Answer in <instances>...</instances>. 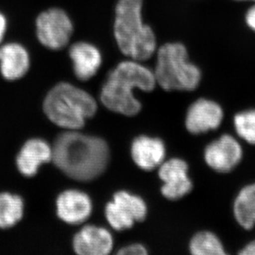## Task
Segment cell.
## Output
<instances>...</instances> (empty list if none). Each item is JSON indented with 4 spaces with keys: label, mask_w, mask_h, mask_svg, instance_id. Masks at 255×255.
<instances>
[{
    "label": "cell",
    "mask_w": 255,
    "mask_h": 255,
    "mask_svg": "<svg viewBox=\"0 0 255 255\" xmlns=\"http://www.w3.org/2000/svg\"><path fill=\"white\" fill-rule=\"evenodd\" d=\"M110 149L104 139L76 131L60 134L52 148V160L63 173L75 180L90 181L104 173Z\"/></svg>",
    "instance_id": "cell-1"
},
{
    "label": "cell",
    "mask_w": 255,
    "mask_h": 255,
    "mask_svg": "<svg viewBox=\"0 0 255 255\" xmlns=\"http://www.w3.org/2000/svg\"><path fill=\"white\" fill-rule=\"evenodd\" d=\"M156 86L154 72L149 65L123 58L107 75L100 92V100L110 111L134 117L142 109L141 102L135 92L151 93Z\"/></svg>",
    "instance_id": "cell-2"
},
{
    "label": "cell",
    "mask_w": 255,
    "mask_h": 255,
    "mask_svg": "<svg viewBox=\"0 0 255 255\" xmlns=\"http://www.w3.org/2000/svg\"><path fill=\"white\" fill-rule=\"evenodd\" d=\"M112 32L123 58L148 63L158 48L156 35L143 16V0H117Z\"/></svg>",
    "instance_id": "cell-3"
},
{
    "label": "cell",
    "mask_w": 255,
    "mask_h": 255,
    "mask_svg": "<svg viewBox=\"0 0 255 255\" xmlns=\"http://www.w3.org/2000/svg\"><path fill=\"white\" fill-rule=\"evenodd\" d=\"M152 60L157 86L162 90L193 92L202 84V69L191 60L188 49L180 41L159 45Z\"/></svg>",
    "instance_id": "cell-4"
},
{
    "label": "cell",
    "mask_w": 255,
    "mask_h": 255,
    "mask_svg": "<svg viewBox=\"0 0 255 255\" xmlns=\"http://www.w3.org/2000/svg\"><path fill=\"white\" fill-rule=\"evenodd\" d=\"M47 118L60 128L78 130L87 119L97 113V102L91 94L69 83H59L49 91L44 100Z\"/></svg>",
    "instance_id": "cell-5"
},
{
    "label": "cell",
    "mask_w": 255,
    "mask_h": 255,
    "mask_svg": "<svg viewBox=\"0 0 255 255\" xmlns=\"http://www.w3.org/2000/svg\"><path fill=\"white\" fill-rule=\"evenodd\" d=\"M36 32L42 46L52 51H58L70 42L74 25L65 10L51 7L41 12L36 17Z\"/></svg>",
    "instance_id": "cell-6"
},
{
    "label": "cell",
    "mask_w": 255,
    "mask_h": 255,
    "mask_svg": "<svg viewBox=\"0 0 255 255\" xmlns=\"http://www.w3.org/2000/svg\"><path fill=\"white\" fill-rule=\"evenodd\" d=\"M243 154V148L236 138L230 134H223L207 144L203 157L210 169L217 173H227L241 164Z\"/></svg>",
    "instance_id": "cell-7"
},
{
    "label": "cell",
    "mask_w": 255,
    "mask_h": 255,
    "mask_svg": "<svg viewBox=\"0 0 255 255\" xmlns=\"http://www.w3.org/2000/svg\"><path fill=\"white\" fill-rule=\"evenodd\" d=\"M189 167L184 159L172 158L164 160L158 168L162 184L160 192L169 201L184 198L193 190V183L188 174Z\"/></svg>",
    "instance_id": "cell-8"
},
{
    "label": "cell",
    "mask_w": 255,
    "mask_h": 255,
    "mask_svg": "<svg viewBox=\"0 0 255 255\" xmlns=\"http://www.w3.org/2000/svg\"><path fill=\"white\" fill-rule=\"evenodd\" d=\"M224 119V110L212 99L201 98L193 102L185 117V128L192 135H202L217 130Z\"/></svg>",
    "instance_id": "cell-9"
},
{
    "label": "cell",
    "mask_w": 255,
    "mask_h": 255,
    "mask_svg": "<svg viewBox=\"0 0 255 255\" xmlns=\"http://www.w3.org/2000/svg\"><path fill=\"white\" fill-rule=\"evenodd\" d=\"M130 156L134 164L141 170H154L165 160L166 146L160 138L138 135L131 142Z\"/></svg>",
    "instance_id": "cell-10"
},
{
    "label": "cell",
    "mask_w": 255,
    "mask_h": 255,
    "mask_svg": "<svg viewBox=\"0 0 255 255\" xmlns=\"http://www.w3.org/2000/svg\"><path fill=\"white\" fill-rule=\"evenodd\" d=\"M114 237L104 227L86 226L73 240V248L80 255H108L114 249Z\"/></svg>",
    "instance_id": "cell-11"
},
{
    "label": "cell",
    "mask_w": 255,
    "mask_h": 255,
    "mask_svg": "<svg viewBox=\"0 0 255 255\" xmlns=\"http://www.w3.org/2000/svg\"><path fill=\"white\" fill-rule=\"evenodd\" d=\"M92 210L91 199L80 191H65L56 201L58 217L68 224L78 225L85 222L90 217Z\"/></svg>",
    "instance_id": "cell-12"
},
{
    "label": "cell",
    "mask_w": 255,
    "mask_h": 255,
    "mask_svg": "<svg viewBox=\"0 0 255 255\" xmlns=\"http://www.w3.org/2000/svg\"><path fill=\"white\" fill-rule=\"evenodd\" d=\"M69 56L72 60L75 76L82 81L90 80L103 65V55L98 46L87 41H77L70 46Z\"/></svg>",
    "instance_id": "cell-13"
},
{
    "label": "cell",
    "mask_w": 255,
    "mask_h": 255,
    "mask_svg": "<svg viewBox=\"0 0 255 255\" xmlns=\"http://www.w3.org/2000/svg\"><path fill=\"white\" fill-rule=\"evenodd\" d=\"M30 64L28 51L21 44L9 42L0 45V72L5 80L13 81L23 77Z\"/></svg>",
    "instance_id": "cell-14"
},
{
    "label": "cell",
    "mask_w": 255,
    "mask_h": 255,
    "mask_svg": "<svg viewBox=\"0 0 255 255\" xmlns=\"http://www.w3.org/2000/svg\"><path fill=\"white\" fill-rule=\"evenodd\" d=\"M52 160V148L41 139H31L25 143L17 155V169L22 175H36L41 164Z\"/></svg>",
    "instance_id": "cell-15"
},
{
    "label": "cell",
    "mask_w": 255,
    "mask_h": 255,
    "mask_svg": "<svg viewBox=\"0 0 255 255\" xmlns=\"http://www.w3.org/2000/svg\"><path fill=\"white\" fill-rule=\"evenodd\" d=\"M233 215L241 228L251 231L255 226V183L241 188L234 200Z\"/></svg>",
    "instance_id": "cell-16"
},
{
    "label": "cell",
    "mask_w": 255,
    "mask_h": 255,
    "mask_svg": "<svg viewBox=\"0 0 255 255\" xmlns=\"http://www.w3.org/2000/svg\"><path fill=\"white\" fill-rule=\"evenodd\" d=\"M24 204L19 196L12 193H0V228L12 227L23 216Z\"/></svg>",
    "instance_id": "cell-17"
},
{
    "label": "cell",
    "mask_w": 255,
    "mask_h": 255,
    "mask_svg": "<svg viewBox=\"0 0 255 255\" xmlns=\"http://www.w3.org/2000/svg\"><path fill=\"white\" fill-rule=\"evenodd\" d=\"M189 252L194 255H226L227 252L219 237L212 231L196 233L189 242Z\"/></svg>",
    "instance_id": "cell-18"
},
{
    "label": "cell",
    "mask_w": 255,
    "mask_h": 255,
    "mask_svg": "<svg viewBox=\"0 0 255 255\" xmlns=\"http://www.w3.org/2000/svg\"><path fill=\"white\" fill-rule=\"evenodd\" d=\"M113 200L123 207L136 222H144L148 216V206L140 196L121 190L114 194Z\"/></svg>",
    "instance_id": "cell-19"
},
{
    "label": "cell",
    "mask_w": 255,
    "mask_h": 255,
    "mask_svg": "<svg viewBox=\"0 0 255 255\" xmlns=\"http://www.w3.org/2000/svg\"><path fill=\"white\" fill-rule=\"evenodd\" d=\"M105 217L112 228L118 231L130 230L136 223L134 218L114 200L106 205Z\"/></svg>",
    "instance_id": "cell-20"
},
{
    "label": "cell",
    "mask_w": 255,
    "mask_h": 255,
    "mask_svg": "<svg viewBox=\"0 0 255 255\" xmlns=\"http://www.w3.org/2000/svg\"><path fill=\"white\" fill-rule=\"evenodd\" d=\"M234 128L239 137L249 144H255V109H248L236 114Z\"/></svg>",
    "instance_id": "cell-21"
},
{
    "label": "cell",
    "mask_w": 255,
    "mask_h": 255,
    "mask_svg": "<svg viewBox=\"0 0 255 255\" xmlns=\"http://www.w3.org/2000/svg\"><path fill=\"white\" fill-rule=\"evenodd\" d=\"M118 254L120 255H146L149 252L144 245L134 243L124 246L118 251Z\"/></svg>",
    "instance_id": "cell-22"
},
{
    "label": "cell",
    "mask_w": 255,
    "mask_h": 255,
    "mask_svg": "<svg viewBox=\"0 0 255 255\" xmlns=\"http://www.w3.org/2000/svg\"><path fill=\"white\" fill-rule=\"evenodd\" d=\"M245 22L249 28L255 32V2L246 10L245 13Z\"/></svg>",
    "instance_id": "cell-23"
},
{
    "label": "cell",
    "mask_w": 255,
    "mask_h": 255,
    "mask_svg": "<svg viewBox=\"0 0 255 255\" xmlns=\"http://www.w3.org/2000/svg\"><path fill=\"white\" fill-rule=\"evenodd\" d=\"M7 18H6L3 13L0 12V45L2 43L3 38H4L5 34L7 31Z\"/></svg>",
    "instance_id": "cell-24"
},
{
    "label": "cell",
    "mask_w": 255,
    "mask_h": 255,
    "mask_svg": "<svg viewBox=\"0 0 255 255\" xmlns=\"http://www.w3.org/2000/svg\"><path fill=\"white\" fill-rule=\"evenodd\" d=\"M239 254L241 255H255V241L247 244L244 248L241 249Z\"/></svg>",
    "instance_id": "cell-25"
},
{
    "label": "cell",
    "mask_w": 255,
    "mask_h": 255,
    "mask_svg": "<svg viewBox=\"0 0 255 255\" xmlns=\"http://www.w3.org/2000/svg\"><path fill=\"white\" fill-rule=\"evenodd\" d=\"M234 1H237V2H255V0H234Z\"/></svg>",
    "instance_id": "cell-26"
}]
</instances>
